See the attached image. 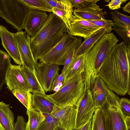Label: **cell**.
<instances>
[{
	"instance_id": "1",
	"label": "cell",
	"mask_w": 130,
	"mask_h": 130,
	"mask_svg": "<svg viewBox=\"0 0 130 130\" xmlns=\"http://www.w3.org/2000/svg\"><path fill=\"white\" fill-rule=\"evenodd\" d=\"M130 45L116 44L108 53L98 74L108 89L118 95L130 94Z\"/></svg>"
},
{
	"instance_id": "2",
	"label": "cell",
	"mask_w": 130,
	"mask_h": 130,
	"mask_svg": "<svg viewBox=\"0 0 130 130\" xmlns=\"http://www.w3.org/2000/svg\"><path fill=\"white\" fill-rule=\"evenodd\" d=\"M118 41L113 32L106 33L85 53L84 92L87 89L91 90L95 79L107 55Z\"/></svg>"
},
{
	"instance_id": "3",
	"label": "cell",
	"mask_w": 130,
	"mask_h": 130,
	"mask_svg": "<svg viewBox=\"0 0 130 130\" xmlns=\"http://www.w3.org/2000/svg\"><path fill=\"white\" fill-rule=\"evenodd\" d=\"M67 26L62 20L52 12L41 28L30 37L31 48L36 62L55 45L66 31Z\"/></svg>"
},
{
	"instance_id": "4",
	"label": "cell",
	"mask_w": 130,
	"mask_h": 130,
	"mask_svg": "<svg viewBox=\"0 0 130 130\" xmlns=\"http://www.w3.org/2000/svg\"><path fill=\"white\" fill-rule=\"evenodd\" d=\"M85 87L83 73L77 74L64 81L55 93L47 95L59 107L76 105L84 93Z\"/></svg>"
},
{
	"instance_id": "5",
	"label": "cell",
	"mask_w": 130,
	"mask_h": 130,
	"mask_svg": "<svg viewBox=\"0 0 130 130\" xmlns=\"http://www.w3.org/2000/svg\"><path fill=\"white\" fill-rule=\"evenodd\" d=\"M82 42L81 38L71 36L66 31L60 40L40 58V62L63 65L70 54Z\"/></svg>"
},
{
	"instance_id": "6",
	"label": "cell",
	"mask_w": 130,
	"mask_h": 130,
	"mask_svg": "<svg viewBox=\"0 0 130 130\" xmlns=\"http://www.w3.org/2000/svg\"><path fill=\"white\" fill-rule=\"evenodd\" d=\"M30 9L22 0H0V17L18 31L23 29Z\"/></svg>"
},
{
	"instance_id": "7",
	"label": "cell",
	"mask_w": 130,
	"mask_h": 130,
	"mask_svg": "<svg viewBox=\"0 0 130 130\" xmlns=\"http://www.w3.org/2000/svg\"><path fill=\"white\" fill-rule=\"evenodd\" d=\"M105 105L102 107L106 130H129L125 117L120 107V98L112 91L108 90Z\"/></svg>"
},
{
	"instance_id": "8",
	"label": "cell",
	"mask_w": 130,
	"mask_h": 130,
	"mask_svg": "<svg viewBox=\"0 0 130 130\" xmlns=\"http://www.w3.org/2000/svg\"><path fill=\"white\" fill-rule=\"evenodd\" d=\"M97 108L93 99L91 90H87L84 92L79 103L75 128L83 125L92 119Z\"/></svg>"
},
{
	"instance_id": "9",
	"label": "cell",
	"mask_w": 130,
	"mask_h": 130,
	"mask_svg": "<svg viewBox=\"0 0 130 130\" xmlns=\"http://www.w3.org/2000/svg\"><path fill=\"white\" fill-rule=\"evenodd\" d=\"M30 36L27 33L22 30L14 33V37L22 62V66L33 71L37 62L35 60L31 51Z\"/></svg>"
},
{
	"instance_id": "10",
	"label": "cell",
	"mask_w": 130,
	"mask_h": 130,
	"mask_svg": "<svg viewBox=\"0 0 130 130\" xmlns=\"http://www.w3.org/2000/svg\"><path fill=\"white\" fill-rule=\"evenodd\" d=\"M79 100L76 105H69L62 107L54 105L51 114L57 120L59 125L66 130H74L75 128Z\"/></svg>"
},
{
	"instance_id": "11",
	"label": "cell",
	"mask_w": 130,
	"mask_h": 130,
	"mask_svg": "<svg viewBox=\"0 0 130 130\" xmlns=\"http://www.w3.org/2000/svg\"><path fill=\"white\" fill-rule=\"evenodd\" d=\"M5 83L7 88L11 92L17 90L31 92L21 65L10 64L6 73Z\"/></svg>"
},
{
	"instance_id": "12",
	"label": "cell",
	"mask_w": 130,
	"mask_h": 130,
	"mask_svg": "<svg viewBox=\"0 0 130 130\" xmlns=\"http://www.w3.org/2000/svg\"><path fill=\"white\" fill-rule=\"evenodd\" d=\"M59 68L56 64L37 62L35 68L36 77L46 92L50 91L53 80L58 74Z\"/></svg>"
},
{
	"instance_id": "13",
	"label": "cell",
	"mask_w": 130,
	"mask_h": 130,
	"mask_svg": "<svg viewBox=\"0 0 130 130\" xmlns=\"http://www.w3.org/2000/svg\"><path fill=\"white\" fill-rule=\"evenodd\" d=\"M102 28L87 20L78 18L74 15L70 21V27L67 29V31L71 36L82 37L85 40Z\"/></svg>"
},
{
	"instance_id": "14",
	"label": "cell",
	"mask_w": 130,
	"mask_h": 130,
	"mask_svg": "<svg viewBox=\"0 0 130 130\" xmlns=\"http://www.w3.org/2000/svg\"><path fill=\"white\" fill-rule=\"evenodd\" d=\"M0 37L2 44L14 62L22 65V62L14 37V33L8 30L6 27L0 25Z\"/></svg>"
},
{
	"instance_id": "15",
	"label": "cell",
	"mask_w": 130,
	"mask_h": 130,
	"mask_svg": "<svg viewBox=\"0 0 130 130\" xmlns=\"http://www.w3.org/2000/svg\"><path fill=\"white\" fill-rule=\"evenodd\" d=\"M48 17L45 11L30 9L24 26L25 31L31 37H34L42 27Z\"/></svg>"
},
{
	"instance_id": "16",
	"label": "cell",
	"mask_w": 130,
	"mask_h": 130,
	"mask_svg": "<svg viewBox=\"0 0 130 130\" xmlns=\"http://www.w3.org/2000/svg\"><path fill=\"white\" fill-rule=\"evenodd\" d=\"M98 1L90 3L87 6L73 10V14L76 18L87 20L105 19L106 13L96 4Z\"/></svg>"
},
{
	"instance_id": "17",
	"label": "cell",
	"mask_w": 130,
	"mask_h": 130,
	"mask_svg": "<svg viewBox=\"0 0 130 130\" xmlns=\"http://www.w3.org/2000/svg\"><path fill=\"white\" fill-rule=\"evenodd\" d=\"M108 89L103 80L97 76L91 92L94 103L98 108H102L105 105L108 97Z\"/></svg>"
},
{
	"instance_id": "18",
	"label": "cell",
	"mask_w": 130,
	"mask_h": 130,
	"mask_svg": "<svg viewBox=\"0 0 130 130\" xmlns=\"http://www.w3.org/2000/svg\"><path fill=\"white\" fill-rule=\"evenodd\" d=\"M52 12L61 18L66 24L67 29L70 26V22L74 16L73 7L71 0H58L56 6L51 9Z\"/></svg>"
},
{
	"instance_id": "19",
	"label": "cell",
	"mask_w": 130,
	"mask_h": 130,
	"mask_svg": "<svg viewBox=\"0 0 130 130\" xmlns=\"http://www.w3.org/2000/svg\"><path fill=\"white\" fill-rule=\"evenodd\" d=\"M31 107L43 113L51 114L55 104L45 94L35 93L31 94Z\"/></svg>"
},
{
	"instance_id": "20",
	"label": "cell",
	"mask_w": 130,
	"mask_h": 130,
	"mask_svg": "<svg viewBox=\"0 0 130 130\" xmlns=\"http://www.w3.org/2000/svg\"><path fill=\"white\" fill-rule=\"evenodd\" d=\"M14 117L9 104L0 102V128L1 130H14Z\"/></svg>"
},
{
	"instance_id": "21",
	"label": "cell",
	"mask_w": 130,
	"mask_h": 130,
	"mask_svg": "<svg viewBox=\"0 0 130 130\" xmlns=\"http://www.w3.org/2000/svg\"><path fill=\"white\" fill-rule=\"evenodd\" d=\"M85 55V53L74 57L65 72L64 81L77 74L84 72Z\"/></svg>"
},
{
	"instance_id": "22",
	"label": "cell",
	"mask_w": 130,
	"mask_h": 130,
	"mask_svg": "<svg viewBox=\"0 0 130 130\" xmlns=\"http://www.w3.org/2000/svg\"><path fill=\"white\" fill-rule=\"evenodd\" d=\"M106 33L105 30L102 28L84 40L80 45L76 49L74 57L86 53L98 40Z\"/></svg>"
},
{
	"instance_id": "23",
	"label": "cell",
	"mask_w": 130,
	"mask_h": 130,
	"mask_svg": "<svg viewBox=\"0 0 130 130\" xmlns=\"http://www.w3.org/2000/svg\"><path fill=\"white\" fill-rule=\"evenodd\" d=\"M26 113L28 120L26 123L25 130H37L40 123L45 119L43 113L31 107L27 109Z\"/></svg>"
},
{
	"instance_id": "24",
	"label": "cell",
	"mask_w": 130,
	"mask_h": 130,
	"mask_svg": "<svg viewBox=\"0 0 130 130\" xmlns=\"http://www.w3.org/2000/svg\"><path fill=\"white\" fill-rule=\"evenodd\" d=\"M24 73L32 93H38L45 94V92L36 77L35 70H30L22 66Z\"/></svg>"
},
{
	"instance_id": "25",
	"label": "cell",
	"mask_w": 130,
	"mask_h": 130,
	"mask_svg": "<svg viewBox=\"0 0 130 130\" xmlns=\"http://www.w3.org/2000/svg\"><path fill=\"white\" fill-rule=\"evenodd\" d=\"M11 64V58L6 52L0 49V91L6 82V77Z\"/></svg>"
},
{
	"instance_id": "26",
	"label": "cell",
	"mask_w": 130,
	"mask_h": 130,
	"mask_svg": "<svg viewBox=\"0 0 130 130\" xmlns=\"http://www.w3.org/2000/svg\"><path fill=\"white\" fill-rule=\"evenodd\" d=\"M114 21L113 30L127 45H130V26Z\"/></svg>"
},
{
	"instance_id": "27",
	"label": "cell",
	"mask_w": 130,
	"mask_h": 130,
	"mask_svg": "<svg viewBox=\"0 0 130 130\" xmlns=\"http://www.w3.org/2000/svg\"><path fill=\"white\" fill-rule=\"evenodd\" d=\"M92 130H106L104 114L101 108H97L93 116Z\"/></svg>"
},
{
	"instance_id": "28",
	"label": "cell",
	"mask_w": 130,
	"mask_h": 130,
	"mask_svg": "<svg viewBox=\"0 0 130 130\" xmlns=\"http://www.w3.org/2000/svg\"><path fill=\"white\" fill-rule=\"evenodd\" d=\"M11 92L27 109L31 107V93L30 92L24 90H14Z\"/></svg>"
},
{
	"instance_id": "29",
	"label": "cell",
	"mask_w": 130,
	"mask_h": 130,
	"mask_svg": "<svg viewBox=\"0 0 130 130\" xmlns=\"http://www.w3.org/2000/svg\"><path fill=\"white\" fill-rule=\"evenodd\" d=\"M43 113L45 119L40 123L37 130H54L59 125L57 121L51 114Z\"/></svg>"
},
{
	"instance_id": "30",
	"label": "cell",
	"mask_w": 130,
	"mask_h": 130,
	"mask_svg": "<svg viewBox=\"0 0 130 130\" xmlns=\"http://www.w3.org/2000/svg\"><path fill=\"white\" fill-rule=\"evenodd\" d=\"M30 9H33L52 12L42 0H22Z\"/></svg>"
},
{
	"instance_id": "31",
	"label": "cell",
	"mask_w": 130,
	"mask_h": 130,
	"mask_svg": "<svg viewBox=\"0 0 130 130\" xmlns=\"http://www.w3.org/2000/svg\"><path fill=\"white\" fill-rule=\"evenodd\" d=\"M96 26L101 27L106 31V33L109 34L113 30V22L112 20L105 19L96 20H88Z\"/></svg>"
},
{
	"instance_id": "32",
	"label": "cell",
	"mask_w": 130,
	"mask_h": 130,
	"mask_svg": "<svg viewBox=\"0 0 130 130\" xmlns=\"http://www.w3.org/2000/svg\"><path fill=\"white\" fill-rule=\"evenodd\" d=\"M113 20L130 26V17L122 14L117 10L110 12Z\"/></svg>"
},
{
	"instance_id": "33",
	"label": "cell",
	"mask_w": 130,
	"mask_h": 130,
	"mask_svg": "<svg viewBox=\"0 0 130 130\" xmlns=\"http://www.w3.org/2000/svg\"><path fill=\"white\" fill-rule=\"evenodd\" d=\"M119 104L120 109L125 117H130V100L125 98H120Z\"/></svg>"
},
{
	"instance_id": "34",
	"label": "cell",
	"mask_w": 130,
	"mask_h": 130,
	"mask_svg": "<svg viewBox=\"0 0 130 130\" xmlns=\"http://www.w3.org/2000/svg\"><path fill=\"white\" fill-rule=\"evenodd\" d=\"M73 7L75 9L81 8L85 7L90 3L99 0H71Z\"/></svg>"
},
{
	"instance_id": "35",
	"label": "cell",
	"mask_w": 130,
	"mask_h": 130,
	"mask_svg": "<svg viewBox=\"0 0 130 130\" xmlns=\"http://www.w3.org/2000/svg\"><path fill=\"white\" fill-rule=\"evenodd\" d=\"M65 72L61 73L60 74H57L53 82L50 91H54L55 88L58 86L60 84H62L64 81Z\"/></svg>"
},
{
	"instance_id": "36",
	"label": "cell",
	"mask_w": 130,
	"mask_h": 130,
	"mask_svg": "<svg viewBox=\"0 0 130 130\" xmlns=\"http://www.w3.org/2000/svg\"><path fill=\"white\" fill-rule=\"evenodd\" d=\"M26 123L22 116H18L14 124V130H25Z\"/></svg>"
},
{
	"instance_id": "37",
	"label": "cell",
	"mask_w": 130,
	"mask_h": 130,
	"mask_svg": "<svg viewBox=\"0 0 130 130\" xmlns=\"http://www.w3.org/2000/svg\"><path fill=\"white\" fill-rule=\"evenodd\" d=\"M127 0H112L109 2L108 4L105 6H108L112 10L118 9L121 7V5L125 3Z\"/></svg>"
},
{
	"instance_id": "38",
	"label": "cell",
	"mask_w": 130,
	"mask_h": 130,
	"mask_svg": "<svg viewBox=\"0 0 130 130\" xmlns=\"http://www.w3.org/2000/svg\"><path fill=\"white\" fill-rule=\"evenodd\" d=\"M76 50L73 51L66 59L64 64V66L61 73L65 72L74 57V54Z\"/></svg>"
},
{
	"instance_id": "39",
	"label": "cell",
	"mask_w": 130,
	"mask_h": 130,
	"mask_svg": "<svg viewBox=\"0 0 130 130\" xmlns=\"http://www.w3.org/2000/svg\"><path fill=\"white\" fill-rule=\"evenodd\" d=\"M74 130H92V119L83 125L75 128Z\"/></svg>"
},
{
	"instance_id": "40",
	"label": "cell",
	"mask_w": 130,
	"mask_h": 130,
	"mask_svg": "<svg viewBox=\"0 0 130 130\" xmlns=\"http://www.w3.org/2000/svg\"><path fill=\"white\" fill-rule=\"evenodd\" d=\"M123 11L130 13V1L122 7Z\"/></svg>"
},
{
	"instance_id": "41",
	"label": "cell",
	"mask_w": 130,
	"mask_h": 130,
	"mask_svg": "<svg viewBox=\"0 0 130 130\" xmlns=\"http://www.w3.org/2000/svg\"><path fill=\"white\" fill-rule=\"evenodd\" d=\"M54 130H66L64 129L59 126V125L57 126L55 128Z\"/></svg>"
},
{
	"instance_id": "42",
	"label": "cell",
	"mask_w": 130,
	"mask_h": 130,
	"mask_svg": "<svg viewBox=\"0 0 130 130\" xmlns=\"http://www.w3.org/2000/svg\"><path fill=\"white\" fill-rule=\"evenodd\" d=\"M0 130H1V129L0 128Z\"/></svg>"
}]
</instances>
